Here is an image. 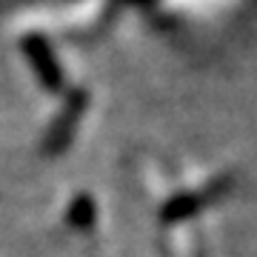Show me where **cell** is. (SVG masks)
Returning <instances> with one entry per match:
<instances>
[{"label":"cell","mask_w":257,"mask_h":257,"mask_svg":"<svg viewBox=\"0 0 257 257\" xmlns=\"http://www.w3.org/2000/svg\"><path fill=\"white\" fill-rule=\"evenodd\" d=\"M20 49H23V55L29 57V63L35 66V74H37V80L43 83V89L57 92V89L63 86V72H60V66H57V57H55V52H52V46H49L40 35H26L23 43H20Z\"/></svg>","instance_id":"cell-1"},{"label":"cell","mask_w":257,"mask_h":257,"mask_svg":"<svg viewBox=\"0 0 257 257\" xmlns=\"http://www.w3.org/2000/svg\"><path fill=\"white\" fill-rule=\"evenodd\" d=\"M80 114H83V94H72L69 103H66V109L60 111L57 120L49 126V135H46V140H43V152H46V155L60 152V149L69 143V138H72V132H74V126H77Z\"/></svg>","instance_id":"cell-2"}]
</instances>
